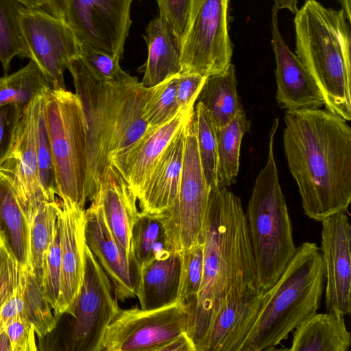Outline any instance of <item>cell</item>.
<instances>
[{"label": "cell", "instance_id": "1", "mask_svg": "<svg viewBox=\"0 0 351 351\" xmlns=\"http://www.w3.org/2000/svg\"><path fill=\"white\" fill-rule=\"evenodd\" d=\"M283 147L304 214L322 221L351 202V128L326 109L286 110Z\"/></svg>", "mask_w": 351, "mask_h": 351}, {"label": "cell", "instance_id": "2", "mask_svg": "<svg viewBox=\"0 0 351 351\" xmlns=\"http://www.w3.org/2000/svg\"><path fill=\"white\" fill-rule=\"evenodd\" d=\"M202 236V280L187 329L197 351L224 302L240 289L258 287L242 202L228 187L210 189Z\"/></svg>", "mask_w": 351, "mask_h": 351}, {"label": "cell", "instance_id": "3", "mask_svg": "<svg viewBox=\"0 0 351 351\" xmlns=\"http://www.w3.org/2000/svg\"><path fill=\"white\" fill-rule=\"evenodd\" d=\"M295 54L323 96L325 109L351 120V34L342 9L305 0L295 14Z\"/></svg>", "mask_w": 351, "mask_h": 351}, {"label": "cell", "instance_id": "4", "mask_svg": "<svg viewBox=\"0 0 351 351\" xmlns=\"http://www.w3.org/2000/svg\"><path fill=\"white\" fill-rule=\"evenodd\" d=\"M324 285L319 248L315 243H302L278 280L264 291L256 319L237 351L274 350L317 311Z\"/></svg>", "mask_w": 351, "mask_h": 351}, {"label": "cell", "instance_id": "5", "mask_svg": "<svg viewBox=\"0 0 351 351\" xmlns=\"http://www.w3.org/2000/svg\"><path fill=\"white\" fill-rule=\"evenodd\" d=\"M278 127L276 119L269 132L267 161L256 178L245 213L257 283L263 291L278 280L298 248L274 158Z\"/></svg>", "mask_w": 351, "mask_h": 351}, {"label": "cell", "instance_id": "6", "mask_svg": "<svg viewBox=\"0 0 351 351\" xmlns=\"http://www.w3.org/2000/svg\"><path fill=\"white\" fill-rule=\"evenodd\" d=\"M44 108L54 167L57 195L85 208L88 195L86 130L75 93L47 89Z\"/></svg>", "mask_w": 351, "mask_h": 351}, {"label": "cell", "instance_id": "7", "mask_svg": "<svg viewBox=\"0 0 351 351\" xmlns=\"http://www.w3.org/2000/svg\"><path fill=\"white\" fill-rule=\"evenodd\" d=\"M230 0H191L180 38V73L217 75L231 63Z\"/></svg>", "mask_w": 351, "mask_h": 351}, {"label": "cell", "instance_id": "8", "mask_svg": "<svg viewBox=\"0 0 351 351\" xmlns=\"http://www.w3.org/2000/svg\"><path fill=\"white\" fill-rule=\"evenodd\" d=\"M209 192L198 154L193 112L186 125L182 170L176 202L169 212L156 217L162 226L167 250L182 253L200 240Z\"/></svg>", "mask_w": 351, "mask_h": 351}, {"label": "cell", "instance_id": "9", "mask_svg": "<svg viewBox=\"0 0 351 351\" xmlns=\"http://www.w3.org/2000/svg\"><path fill=\"white\" fill-rule=\"evenodd\" d=\"M78 97L86 124L88 154V202L94 197L109 162L114 117V84L96 79L80 55L67 64Z\"/></svg>", "mask_w": 351, "mask_h": 351}, {"label": "cell", "instance_id": "10", "mask_svg": "<svg viewBox=\"0 0 351 351\" xmlns=\"http://www.w3.org/2000/svg\"><path fill=\"white\" fill-rule=\"evenodd\" d=\"M191 305L177 301L155 309H120L106 328L100 351H158L187 332Z\"/></svg>", "mask_w": 351, "mask_h": 351}, {"label": "cell", "instance_id": "11", "mask_svg": "<svg viewBox=\"0 0 351 351\" xmlns=\"http://www.w3.org/2000/svg\"><path fill=\"white\" fill-rule=\"evenodd\" d=\"M120 309L110 280L86 244L84 280L69 315L67 350L100 351L106 328Z\"/></svg>", "mask_w": 351, "mask_h": 351}, {"label": "cell", "instance_id": "12", "mask_svg": "<svg viewBox=\"0 0 351 351\" xmlns=\"http://www.w3.org/2000/svg\"><path fill=\"white\" fill-rule=\"evenodd\" d=\"M132 0H67L66 22L80 45L121 59Z\"/></svg>", "mask_w": 351, "mask_h": 351}, {"label": "cell", "instance_id": "13", "mask_svg": "<svg viewBox=\"0 0 351 351\" xmlns=\"http://www.w3.org/2000/svg\"><path fill=\"white\" fill-rule=\"evenodd\" d=\"M20 22L30 53L53 89H65L64 74L67 64L80 55V47L62 19L41 9L22 6Z\"/></svg>", "mask_w": 351, "mask_h": 351}, {"label": "cell", "instance_id": "14", "mask_svg": "<svg viewBox=\"0 0 351 351\" xmlns=\"http://www.w3.org/2000/svg\"><path fill=\"white\" fill-rule=\"evenodd\" d=\"M319 248L325 275L327 311L343 316L351 312V226L346 213L322 221Z\"/></svg>", "mask_w": 351, "mask_h": 351}, {"label": "cell", "instance_id": "15", "mask_svg": "<svg viewBox=\"0 0 351 351\" xmlns=\"http://www.w3.org/2000/svg\"><path fill=\"white\" fill-rule=\"evenodd\" d=\"M43 93L25 108L11 151L0 165L26 213L49 199L40 182L36 141V114Z\"/></svg>", "mask_w": 351, "mask_h": 351}, {"label": "cell", "instance_id": "16", "mask_svg": "<svg viewBox=\"0 0 351 351\" xmlns=\"http://www.w3.org/2000/svg\"><path fill=\"white\" fill-rule=\"evenodd\" d=\"M86 208L59 198L57 223L61 250L59 315H70L82 285L85 265Z\"/></svg>", "mask_w": 351, "mask_h": 351}, {"label": "cell", "instance_id": "17", "mask_svg": "<svg viewBox=\"0 0 351 351\" xmlns=\"http://www.w3.org/2000/svg\"><path fill=\"white\" fill-rule=\"evenodd\" d=\"M278 10L271 12V44L276 61V100L286 110L320 108L324 101L320 90L295 53L284 40L278 25Z\"/></svg>", "mask_w": 351, "mask_h": 351}, {"label": "cell", "instance_id": "18", "mask_svg": "<svg viewBox=\"0 0 351 351\" xmlns=\"http://www.w3.org/2000/svg\"><path fill=\"white\" fill-rule=\"evenodd\" d=\"M86 243L110 280L118 301L136 296L130 254L118 243L110 232L102 209L93 199L86 209Z\"/></svg>", "mask_w": 351, "mask_h": 351}, {"label": "cell", "instance_id": "19", "mask_svg": "<svg viewBox=\"0 0 351 351\" xmlns=\"http://www.w3.org/2000/svg\"><path fill=\"white\" fill-rule=\"evenodd\" d=\"M264 300V291L249 286L232 293L215 316L202 351H237Z\"/></svg>", "mask_w": 351, "mask_h": 351}, {"label": "cell", "instance_id": "20", "mask_svg": "<svg viewBox=\"0 0 351 351\" xmlns=\"http://www.w3.org/2000/svg\"><path fill=\"white\" fill-rule=\"evenodd\" d=\"M187 123L168 143L136 197L143 214L160 217L169 212L176 202L181 180Z\"/></svg>", "mask_w": 351, "mask_h": 351}, {"label": "cell", "instance_id": "21", "mask_svg": "<svg viewBox=\"0 0 351 351\" xmlns=\"http://www.w3.org/2000/svg\"><path fill=\"white\" fill-rule=\"evenodd\" d=\"M145 88L130 76L114 84V117L109 162L120 173L132 147L143 136L147 124L143 117Z\"/></svg>", "mask_w": 351, "mask_h": 351}, {"label": "cell", "instance_id": "22", "mask_svg": "<svg viewBox=\"0 0 351 351\" xmlns=\"http://www.w3.org/2000/svg\"><path fill=\"white\" fill-rule=\"evenodd\" d=\"M195 104L158 128L147 130L128 152L119 173L136 197L168 143L192 117Z\"/></svg>", "mask_w": 351, "mask_h": 351}, {"label": "cell", "instance_id": "23", "mask_svg": "<svg viewBox=\"0 0 351 351\" xmlns=\"http://www.w3.org/2000/svg\"><path fill=\"white\" fill-rule=\"evenodd\" d=\"M93 199L100 205L116 241L130 254L132 228L141 212L136 197L116 169L104 174Z\"/></svg>", "mask_w": 351, "mask_h": 351}, {"label": "cell", "instance_id": "24", "mask_svg": "<svg viewBox=\"0 0 351 351\" xmlns=\"http://www.w3.org/2000/svg\"><path fill=\"white\" fill-rule=\"evenodd\" d=\"M182 253L165 250L143 268L136 287L141 308L150 310L178 301Z\"/></svg>", "mask_w": 351, "mask_h": 351}, {"label": "cell", "instance_id": "25", "mask_svg": "<svg viewBox=\"0 0 351 351\" xmlns=\"http://www.w3.org/2000/svg\"><path fill=\"white\" fill-rule=\"evenodd\" d=\"M145 33L148 56L141 83L151 88L180 73V38L160 15L149 23Z\"/></svg>", "mask_w": 351, "mask_h": 351}, {"label": "cell", "instance_id": "26", "mask_svg": "<svg viewBox=\"0 0 351 351\" xmlns=\"http://www.w3.org/2000/svg\"><path fill=\"white\" fill-rule=\"evenodd\" d=\"M344 316L317 312L306 318L293 332L291 351H348L351 335Z\"/></svg>", "mask_w": 351, "mask_h": 351}, {"label": "cell", "instance_id": "27", "mask_svg": "<svg viewBox=\"0 0 351 351\" xmlns=\"http://www.w3.org/2000/svg\"><path fill=\"white\" fill-rule=\"evenodd\" d=\"M0 234L16 261L30 270L28 217L12 184L1 171Z\"/></svg>", "mask_w": 351, "mask_h": 351}, {"label": "cell", "instance_id": "28", "mask_svg": "<svg viewBox=\"0 0 351 351\" xmlns=\"http://www.w3.org/2000/svg\"><path fill=\"white\" fill-rule=\"evenodd\" d=\"M197 101L208 112L215 132L243 110L234 65L230 63L221 73L207 77Z\"/></svg>", "mask_w": 351, "mask_h": 351}, {"label": "cell", "instance_id": "29", "mask_svg": "<svg viewBox=\"0 0 351 351\" xmlns=\"http://www.w3.org/2000/svg\"><path fill=\"white\" fill-rule=\"evenodd\" d=\"M58 200L56 197L42 201L26 213L29 227L30 271L41 286L47 255L58 232Z\"/></svg>", "mask_w": 351, "mask_h": 351}, {"label": "cell", "instance_id": "30", "mask_svg": "<svg viewBox=\"0 0 351 351\" xmlns=\"http://www.w3.org/2000/svg\"><path fill=\"white\" fill-rule=\"evenodd\" d=\"M250 128V122L243 110L216 131L219 184L229 187L236 182L242 139Z\"/></svg>", "mask_w": 351, "mask_h": 351}, {"label": "cell", "instance_id": "31", "mask_svg": "<svg viewBox=\"0 0 351 351\" xmlns=\"http://www.w3.org/2000/svg\"><path fill=\"white\" fill-rule=\"evenodd\" d=\"M50 88H53L47 76L30 59L16 72L0 77V106L17 104L25 108Z\"/></svg>", "mask_w": 351, "mask_h": 351}, {"label": "cell", "instance_id": "32", "mask_svg": "<svg viewBox=\"0 0 351 351\" xmlns=\"http://www.w3.org/2000/svg\"><path fill=\"white\" fill-rule=\"evenodd\" d=\"M21 7L14 0H0V62L5 73L14 57L30 58L20 22Z\"/></svg>", "mask_w": 351, "mask_h": 351}, {"label": "cell", "instance_id": "33", "mask_svg": "<svg viewBox=\"0 0 351 351\" xmlns=\"http://www.w3.org/2000/svg\"><path fill=\"white\" fill-rule=\"evenodd\" d=\"M164 237L160 221L141 212L132 228L130 245V263L135 289L141 271L153 258L154 245Z\"/></svg>", "mask_w": 351, "mask_h": 351}, {"label": "cell", "instance_id": "34", "mask_svg": "<svg viewBox=\"0 0 351 351\" xmlns=\"http://www.w3.org/2000/svg\"><path fill=\"white\" fill-rule=\"evenodd\" d=\"M179 73L151 88H145L143 117L147 130L158 128L180 111L176 88Z\"/></svg>", "mask_w": 351, "mask_h": 351}, {"label": "cell", "instance_id": "35", "mask_svg": "<svg viewBox=\"0 0 351 351\" xmlns=\"http://www.w3.org/2000/svg\"><path fill=\"white\" fill-rule=\"evenodd\" d=\"M199 157L209 189L218 183V158L216 132L208 112L203 104L197 103L194 108Z\"/></svg>", "mask_w": 351, "mask_h": 351}, {"label": "cell", "instance_id": "36", "mask_svg": "<svg viewBox=\"0 0 351 351\" xmlns=\"http://www.w3.org/2000/svg\"><path fill=\"white\" fill-rule=\"evenodd\" d=\"M44 93L42 95L36 114V152L40 182L46 197L49 199H52L56 197L57 186L45 119Z\"/></svg>", "mask_w": 351, "mask_h": 351}, {"label": "cell", "instance_id": "37", "mask_svg": "<svg viewBox=\"0 0 351 351\" xmlns=\"http://www.w3.org/2000/svg\"><path fill=\"white\" fill-rule=\"evenodd\" d=\"M204 245L202 236L197 243L182 252L178 301L192 302L193 308L202 280Z\"/></svg>", "mask_w": 351, "mask_h": 351}, {"label": "cell", "instance_id": "38", "mask_svg": "<svg viewBox=\"0 0 351 351\" xmlns=\"http://www.w3.org/2000/svg\"><path fill=\"white\" fill-rule=\"evenodd\" d=\"M60 279L61 250L58 228V232L49 247L47 255L42 280V289L55 315L58 318L60 317L59 315Z\"/></svg>", "mask_w": 351, "mask_h": 351}, {"label": "cell", "instance_id": "39", "mask_svg": "<svg viewBox=\"0 0 351 351\" xmlns=\"http://www.w3.org/2000/svg\"><path fill=\"white\" fill-rule=\"evenodd\" d=\"M80 47V56L92 75L98 80L111 83L124 80L130 76L121 68L119 59L85 45Z\"/></svg>", "mask_w": 351, "mask_h": 351}, {"label": "cell", "instance_id": "40", "mask_svg": "<svg viewBox=\"0 0 351 351\" xmlns=\"http://www.w3.org/2000/svg\"><path fill=\"white\" fill-rule=\"evenodd\" d=\"M24 109L17 104L0 106V165L11 151Z\"/></svg>", "mask_w": 351, "mask_h": 351}, {"label": "cell", "instance_id": "41", "mask_svg": "<svg viewBox=\"0 0 351 351\" xmlns=\"http://www.w3.org/2000/svg\"><path fill=\"white\" fill-rule=\"evenodd\" d=\"M5 331L8 337L11 351H36L35 329L32 324L19 315L7 324Z\"/></svg>", "mask_w": 351, "mask_h": 351}, {"label": "cell", "instance_id": "42", "mask_svg": "<svg viewBox=\"0 0 351 351\" xmlns=\"http://www.w3.org/2000/svg\"><path fill=\"white\" fill-rule=\"evenodd\" d=\"M206 77L197 73H179L176 99L180 110L197 101Z\"/></svg>", "mask_w": 351, "mask_h": 351}, {"label": "cell", "instance_id": "43", "mask_svg": "<svg viewBox=\"0 0 351 351\" xmlns=\"http://www.w3.org/2000/svg\"><path fill=\"white\" fill-rule=\"evenodd\" d=\"M160 16L164 17L181 38L191 0H156Z\"/></svg>", "mask_w": 351, "mask_h": 351}, {"label": "cell", "instance_id": "44", "mask_svg": "<svg viewBox=\"0 0 351 351\" xmlns=\"http://www.w3.org/2000/svg\"><path fill=\"white\" fill-rule=\"evenodd\" d=\"M158 351H197L195 346L188 335L183 332L180 335L166 342Z\"/></svg>", "mask_w": 351, "mask_h": 351}, {"label": "cell", "instance_id": "45", "mask_svg": "<svg viewBox=\"0 0 351 351\" xmlns=\"http://www.w3.org/2000/svg\"><path fill=\"white\" fill-rule=\"evenodd\" d=\"M45 1L49 13L66 21L67 0H45Z\"/></svg>", "mask_w": 351, "mask_h": 351}, {"label": "cell", "instance_id": "46", "mask_svg": "<svg viewBox=\"0 0 351 351\" xmlns=\"http://www.w3.org/2000/svg\"><path fill=\"white\" fill-rule=\"evenodd\" d=\"M274 5L278 10L287 9L293 14L298 10V0H274Z\"/></svg>", "mask_w": 351, "mask_h": 351}, {"label": "cell", "instance_id": "47", "mask_svg": "<svg viewBox=\"0 0 351 351\" xmlns=\"http://www.w3.org/2000/svg\"><path fill=\"white\" fill-rule=\"evenodd\" d=\"M23 6L31 9H42L47 7L45 0H14Z\"/></svg>", "mask_w": 351, "mask_h": 351}, {"label": "cell", "instance_id": "48", "mask_svg": "<svg viewBox=\"0 0 351 351\" xmlns=\"http://www.w3.org/2000/svg\"><path fill=\"white\" fill-rule=\"evenodd\" d=\"M338 2L341 5V9L343 10L347 20L350 22L351 21V0H338Z\"/></svg>", "mask_w": 351, "mask_h": 351}, {"label": "cell", "instance_id": "49", "mask_svg": "<svg viewBox=\"0 0 351 351\" xmlns=\"http://www.w3.org/2000/svg\"><path fill=\"white\" fill-rule=\"evenodd\" d=\"M5 245V243H4V241H3V239H2V237H1V234H0V246H1V245Z\"/></svg>", "mask_w": 351, "mask_h": 351}]
</instances>
